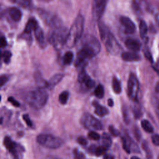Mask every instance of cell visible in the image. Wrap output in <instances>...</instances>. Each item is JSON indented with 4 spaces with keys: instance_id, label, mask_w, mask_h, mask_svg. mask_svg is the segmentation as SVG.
Segmentation results:
<instances>
[{
    "instance_id": "1",
    "label": "cell",
    "mask_w": 159,
    "mask_h": 159,
    "mask_svg": "<svg viewBox=\"0 0 159 159\" xmlns=\"http://www.w3.org/2000/svg\"><path fill=\"white\" fill-rule=\"evenodd\" d=\"M98 39L92 35H87L82 40V46L77 53L75 66L80 69H85L86 60L96 56L101 51Z\"/></svg>"
},
{
    "instance_id": "2",
    "label": "cell",
    "mask_w": 159,
    "mask_h": 159,
    "mask_svg": "<svg viewBox=\"0 0 159 159\" xmlns=\"http://www.w3.org/2000/svg\"><path fill=\"white\" fill-rule=\"evenodd\" d=\"M98 28L101 39L105 45L107 52L114 55L118 54L120 51L121 47L113 33L109 29L106 25L102 22L98 23Z\"/></svg>"
},
{
    "instance_id": "3",
    "label": "cell",
    "mask_w": 159,
    "mask_h": 159,
    "mask_svg": "<svg viewBox=\"0 0 159 159\" xmlns=\"http://www.w3.org/2000/svg\"><path fill=\"white\" fill-rule=\"evenodd\" d=\"M84 18L81 14H78L75 18L69 30V35L65 46L68 48L73 47L81 38L84 29Z\"/></svg>"
},
{
    "instance_id": "4",
    "label": "cell",
    "mask_w": 159,
    "mask_h": 159,
    "mask_svg": "<svg viewBox=\"0 0 159 159\" xmlns=\"http://www.w3.org/2000/svg\"><path fill=\"white\" fill-rule=\"evenodd\" d=\"M48 99L47 91L44 88H38L29 92L26 96V102L31 107L38 110L46 105Z\"/></svg>"
},
{
    "instance_id": "5",
    "label": "cell",
    "mask_w": 159,
    "mask_h": 159,
    "mask_svg": "<svg viewBox=\"0 0 159 159\" xmlns=\"http://www.w3.org/2000/svg\"><path fill=\"white\" fill-rule=\"evenodd\" d=\"M69 32V30L65 26L55 28L49 32V42L57 51H59L66 44Z\"/></svg>"
},
{
    "instance_id": "6",
    "label": "cell",
    "mask_w": 159,
    "mask_h": 159,
    "mask_svg": "<svg viewBox=\"0 0 159 159\" xmlns=\"http://www.w3.org/2000/svg\"><path fill=\"white\" fill-rule=\"evenodd\" d=\"M36 140L39 144L51 149L59 148L63 143V141L60 138L46 134H39L37 137Z\"/></svg>"
},
{
    "instance_id": "7",
    "label": "cell",
    "mask_w": 159,
    "mask_h": 159,
    "mask_svg": "<svg viewBox=\"0 0 159 159\" xmlns=\"http://www.w3.org/2000/svg\"><path fill=\"white\" fill-rule=\"evenodd\" d=\"M80 123L83 127L88 129L100 131L103 128L102 123L95 116L89 113H84L81 116Z\"/></svg>"
},
{
    "instance_id": "8",
    "label": "cell",
    "mask_w": 159,
    "mask_h": 159,
    "mask_svg": "<svg viewBox=\"0 0 159 159\" xmlns=\"http://www.w3.org/2000/svg\"><path fill=\"white\" fill-rule=\"evenodd\" d=\"M139 90V83L136 75L131 73L128 81V95L129 98L134 102H138L137 96Z\"/></svg>"
},
{
    "instance_id": "9",
    "label": "cell",
    "mask_w": 159,
    "mask_h": 159,
    "mask_svg": "<svg viewBox=\"0 0 159 159\" xmlns=\"http://www.w3.org/2000/svg\"><path fill=\"white\" fill-rule=\"evenodd\" d=\"M38 11L39 16H40L41 18L43 19L47 26H49L53 29L62 26L61 20L57 15L43 10H39Z\"/></svg>"
},
{
    "instance_id": "10",
    "label": "cell",
    "mask_w": 159,
    "mask_h": 159,
    "mask_svg": "<svg viewBox=\"0 0 159 159\" xmlns=\"http://www.w3.org/2000/svg\"><path fill=\"white\" fill-rule=\"evenodd\" d=\"M107 0H95L92 4V16L95 20L98 21L103 16L106 5Z\"/></svg>"
},
{
    "instance_id": "11",
    "label": "cell",
    "mask_w": 159,
    "mask_h": 159,
    "mask_svg": "<svg viewBox=\"0 0 159 159\" xmlns=\"http://www.w3.org/2000/svg\"><path fill=\"white\" fill-rule=\"evenodd\" d=\"M78 81L81 84H84L88 88H92L95 85V81L93 79H91L88 75L85 69H83L79 70Z\"/></svg>"
},
{
    "instance_id": "12",
    "label": "cell",
    "mask_w": 159,
    "mask_h": 159,
    "mask_svg": "<svg viewBox=\"0 0 159 159\" xmlns=\"http://www.w3.org/2000/svg\"><path fill=\"white\" fill-rule=\"evenodd\" d=\"M120 22L124 28L125 34H131L136 31V25L129 18L126 16H121L120 18Z\"/></svg>"
},
{
    "instance_id": "13",
    "label": "cell",
    "mask_w": 159,
    "mask_h": 159,
    "mask_svg": "<svg viewBox=\"0 0 159 159\" xmlns=\"http://www.w3.org/2000/svg\"><path fill=\"white\" fill-rule=\"evenodd\" d=\"M125 45L130 51H132V52H138L141 47L140 43L139 41H138L137 39H133V38H128L125 41Z\"/></svg>"
},
{
    "instance_id": "14",
    "label": "cell",
    "mask_w": 159,
    "mask_h": 159,
    "mask_svg": "<svg viewBox=\"0 0 159 159\" xmlns=\"http://www.w3.org/2000/svg\"><path fill=\"white\" fill-rule=\"evenodd\" d=\"M64 77V74L63 73H57L49 80L47 83V88L52 90L58 83H59L63 78Z\"/></svg>"
},
{
    "instance_id": "15",
    "label": "cell",
    "mask_w": 159,
    "mask_h": 159,
    "mask_svg": "<svg viewBox=\"0 0 159 159\" xmlns=\"http://www.w3.org/2000/svg\"><path fill=\"white\" fill-rule=\"evenodd\" d=\"M39 26L37 20L34 18H31L28 21L26 26H25L24 32L26 34H31L32 31H34Z\"/></svg>"
},
{
    "instance_id": "16",
    "label": "cell",
    "mask_w": 159,
    "mask_h": 159,
    "mask_svg": "<svg viewBox=\"0 0 159 159\" xmlns=\"http://www.w3.org/2000/svg\"><path fill=\"white\" fill-rule=\"evenodd\" d=\"M121 58L125 62H138L141 59L140 56L135 52H124L121 54Z\"/></svg>"
},
{
    "instance_id": "17",
    "label": "cell",
    "mask_w": 159,
    "mask_h": 159,
    "mask_svg": "<svg viewBox=\"0 0 159 159\" xmlns=\"http://www.w3.org/2000/svg\"><path fill=\"white\" fill-rule=\"evenodd\" d=\"M8 14L11 19L15 22H19L21 19L22 12L18 7L14 6L10 7L8 10Z\"/></svg>"
},
{
    "instance_id": "18",
    "label": "cell",
    "mask_w": 159,
    "mask_h": 159,
    "mask_svg": "<svg viewBox=\"0 0 159 159\" xmlns=\"http://www.w3.org/2000/svg\"><path fill=\"white\" fill-rule=\"evenodd\" d=\"M34 34H35L36 40L37 41V43H39V44L42 47H45V46H46V39H45L44 31L43 29H42L39 26L34 30Z\"/></svg>"
},
{
    "instance_id": "19",
    "label": "cell",
    "mask_w": 159,
    "mask_h": 159,
    "mask_svg": "<svg viewBox=\"0 0 159 159\" xmlns=\"http://www.w3.org/2000/svg\"><path fill=\"white\" fill-rule=\"evenodd\" d=\"M4 145L6 148L12 153H15L18 147V144L14 142L10 137H5L4 139Z\"/></svg>"
},
{
    "instance_id": "20",
    "label": "cell",
    "mask_w": 159,
    "mask_h": 159,
    "mask_svg": "<svg viewBox=\"0 0 159 159\" xmlns=\"http://www.w3.org/2000/svg\"><path fill=\"white\" fill-rule=\"evenodd\" d=\"M93 106L95 108V113L96 114H97L98 116H99L100 117H103V116L108 114L109 111H108L107 109L105 106L100 105L98 102H93Z\"/></svg>"
},
{
    "instance_id": "21",
    "label": "cell",
    "mask_w": 159,
    "mask_h": 159,
    "mask_svg": "<svg viewBox=\"0 0 159 159\" xmlns=\"http://www.w3.org/2000/svg\"><path fill=\"white\" fill-rule=\"evenodd\" d=\"M113 90L116 94H120L122 91L121 83L119 79L116 77H114L112 80Z\"/></svg>"
},
{
    "instance_id": "22",
    "label": "cell",
    "mask_w": 159,
    "mask_h": 159,
    "mask_svg": "<svg viewBox=\"0 0 159 159\" xmlns=\"http://www.w3.org/2000/svg\"><path fill=\"white\" fill-rule=\"evenodd\" d=\"M147 31L148 28L147 23L144 20H141L139 23V32L141 38L144 39L146 37Z\"/></svg>"
},
{
    "instance_id": "23",
    "label": "cell",
    "mask_w": 159,
    "mask_h": 159,
    "mask_svg": "<svg viewBox=\"0 0 159 159\" xmlns=\"http://www.w3.org/2000/svg\"><path fill=\"white\" fill-rule=\"evenodd\" d=\"M73 57H74V55L73 53L71 51H68L66 52L62 58V61L63 63L65 65H70L72 63V62H73Z\"/></svg>"
},
{
    "instance_id": "24",
    "label": "cell",
    "mask_w": 159,
    "mask_h": 159,
    "mask_svg": "<svg viewBox=\"0 0 159 159\" xmlns=\"http://www.w3.org/2000/svg\"><path fill=\"white\" fill-rule=\"evenodd\" d=\"M141 126L146 132L148 133H152L154 132V128L152 124L146 119H144L141 121Z\"/></svg>"
},
{
    "instance_id": "25",
    "label": "cell",
    "mask_w": 159,
    "mask_h": 159,
    "mask_svg": "<svg viewBox=\"0 0 159 159\" xmlns=\"http://www.w3.org/2000/svg\"><path fill=\"white\" fill-rule=\"evenodd\" d=\"M69 92L68 91H64L58 96V101L62 105H66L68 102L69 98Z\"/></svg>"
},
{
    "instance_id": "26",
    "label": "cell",
    "mask_w": 159,
    "mask_h": 159,
    "mask_svg": "<svg viewBox=\"0 0 159 159\" xmlns=\"http://www.w3.org/2000/svg\"><path fill=\"white\" fill-rule=\"evenodd\" d=\"M102 142L103 146L106 148L110 147L112 144V140L110 135L107 134V133H103L102 136Z\"/></svg>"
},
{
    "instance_id": "27",
    "label": "cell",
    "mask_w": 159,
    "mask_h": 159,
    "mask_svg": "<svg viewBox=\"0 0 159 159\" xmlns=\"http://www.w3.org/2000/svg\"><path fill=\"white\" fill-rule=\"evenodd\" d=\"M95 96L99 99H102L105 95V89L102 85H98L95 90Z\"/></svg>"
},
{
    "instance_id": "28",
    "label": "cell",
    "mask_w": 159,
    "mask_h": 159,
    "mask_svg": "<svg viewBox=\"0 0 159 159\" xmlns=\"http://www.w3.org/2000/svg\"><path fill=\"white\" fill-rule=\"evenodd\" d=\"M133 113L136 119H139L142 116L141 108L139 105L138 104V102L133 107Z\"/></svg>"
},
{
    "instance_id": "29",
    "label": "cell",
    "mask_w": 159,
    "mask_h": 159,
    "mask_svg": "<svg viewBox=\"0 0 159 159\" xmlns=\"http://www.w3.org/2000/svg\"><path fill=\"white\" fill-rule=\"evenodd\" d=\"M152 103L153 107L154 108V110L155 111L156 115L159 121V98L155 97V96L152 97Z\"/></svg>"
},
{
    "instance_id": "30",
    "label": "cell",
    "mask_w": 159,
    "mask_h": 159,
    "mask_svg": "<svg viewBox=\"0 0 159 159\" xmlns=\"http://www.w3.org/2000/svg\"><path fill=\"white\" fill-rule=\"evenodd\" d=\"M12 57V53L9 51H4L2 53L3 60L4 63L8 64L11 61V58Z\"/></svg>"
},
{
    "instance_id": "31",
    "label": "cell",
    "mask_w": 159,
    "mask_h": 159,
    "mask_svg": "<svg viewBox=\"0 0 159 159\" xmlns=\"http://www.w3.org/2000/svg\"><path fill=\"white\" fill-rule=\"evenodd\" d=\"M13 2L17 3L24 8L29 7L32 5V1H27V0H18V1H14Z\"/></svg>"
},
{
    "instance_id": "32",
    "label": "cell",
    "mask_w": 159,
    "mask_h": 159,
    "mask_svg": "<svg viewBox=\"0 0 159 159\" xmlns=\"http://www.w3.org/2000/svg\"><path fill=\"white\" fill-rule=\"evenodd\" d=\"M106 150H107V148H106L104 146H100V147H96L95 149L94 152L96 156H100V155L105 154L106 152Z\"/></svg>"
},
{
    "instance_id": "33",
    "label": "cell",
    "mask_w": 159,
    "mask_h": 159,
    "mask_svg": "<svg viewBox=\"0 0 159 159\" xmlns=\"http://www.w3.org/2000/svg\"><path fill=\"white\" fill-rule=\"evenodd\" d=\"M122 146H123V149L125 150V152L129 154L131 152L130 150V143L128 141V140L125 137H122Z\"/></svg>"
},
{
    "instance_id": "34",
    "label": "cell",
    "mask_w": 159,
    "mask_h": 159,
    "mask_svg": "<svg viewBox=\"0 0 159 159\" xmlns=\"http://www.w3.org/2000/svg\"><path fill=\"white\" fill-rule=\"evenodd\" d=\"M122 114H123V118H124V122L128 124L129 122V116L128 114V109L125 106H124L122 108Z\"/></svg>"
},
{
    "instance_id": "35",
    "label": "cell",
    "mask_w": 159,
    "mask_h": 159,
    "mask_svg": "<svg viewBox=\"0 0 159 159\" xmlns=\"http://www.w3.org/2000/svg\"><path fill=\"white\" fill-rule=\"evenodd\" d=\"M88 136L90 139L94 140H98L100 139V136L99 134H98L97 132L95 131H90L88 133Z\"/></svg>"
},
{
    "instance_id": "36",
    "label": "cell",
    "mask_w": 159,
    "mask_h": 159,
    "mask_svg": "<svg viewBox=\"0 0 159 159\" xmlns=\"http://www.w3.org/2000/svg\"><path fill=\"white\" fill-rule=\"evenodd\" d=\"M22 119L25 121V122L26 123V124H27V125H28V127H30V128L32 127V125H33L32 122L29 116V115L28 114H23L22 115Z\"/></svg>"
},
{
    "instance_id": "37",
    "label": "cell",
    "mask_w": 159,
    "mask_h": 159,
    "mask_svg": "<svg viewBox=\"0 0 159 159\" xmlns=\"http://www.w3.org/2000/svg\"><path fill=\"white\" fill-rule=\"evenodd\" d=\"M74 159H85V155L82 152H79L77 149L74 150Z\"/></svg>"
},
{
    "instance_id": "38",
    "label": "cell",
    "mask_w": 159,
    "mask_h": 159,
    "mask_svg": "<svg viewBox=\"0 0 159 159\" xmlns=\"http://www.w3.org/2000/svg\"><path fill=\"white\" fill-rule=\"evenodd\" d=\"M9 80V77L6 75H2L0 77V87H3Z\"/></svg>"
},
{
    "instance_id": "39",
    "label": "cell",
    "mask_w": 159,
    "mask_h": 159,
    "mask_svg": "<svg viewBox=\"0 0 159 159\" xmlns=\"http://www.w3.org/2000/svg\"><path fill=\"white\" fill-rule=\"evenodd\" d=\"M109 131H110V132L111 133V134L114 136L117 137L120 134L119 131L117 130L113 125H110V126H109Z\"/></svg>"
},
{
    "instance_id": "40",
    "label": "cell",
    "mask_w": 159,
    "mask_h": 159,
    "mask_svg": "<svg viewBox=\"0 0 159 159\" xmlns=\"http://www.w3.org/2000/svg\"><path fill=\"white\" fill-rule=\"evenodd\" d=\"M7 101L9 102H10L15 107H19L20 106V103L16 99H14L13 96L8 97Z\"/></svg>"
},
{
    "instance_id": "41",
    "label": "cell",
    "mask_w": 159,
    "mask_h": 159,
    "mask_svg": "<svg viewBox=\"0 0 159 159\" xmlns=\"http://www.w3.org/2000/svg\"><path fill=\"white\" fill-rule=\"evenodd\" d=\"M153 144L156 146H159V135L155 134L152 137Z\"/></svg>"
},
{
    "instance_id": "42",
    "label": "cell",
    "mask_w": 159,
    "mask_h": 159,
    "mask_svg": "<svg viewBox=\"0 0 159 159\" xmlns=\"http://www.w3.org/2000/svg\"><path fill=\"white\" fill-rule=\"evenodd\" d=\"M78 143L81 146H86L88 144V141L87 139L83 137H79L77 139Z\"/></svg>"
},
{
    "instance_id": "43",
    "label": "cell",
    "mask_w": 159,
    "mask_h": 159,
    "mask_svg": "<svg viewBox=\"0 0 159 159\" xmlns=\"http://www.w3.org/2000/svg\"><path fill=\"white\" fill-rule=\"evenodd\" d=\"M0 43H1V47L3 48L7 46V40L4 36H1L0 39Z\"/></svg>"
},
{
    "instance_id": "44",
    "label": "cell",
    "mask_w": 159,
    "mask_h": 159,
    "mask_svg": "<svg viewBox=\"0 0 159 159\" xmlns=\"http://www.w3.org/2000/svg\"><path fill=\"white\" fill-rule=\"evenodd\" d=\"M144 54L146 57L149 60H150L151 62H153V59H152V55L150 54V52L148 51V50H145L144 51Z\"/></svg>"
},
{
    "instance_id": "45",
    "label": "cell",
    "mask_w": 159,
    "mask_h": 159,
    "mask_svg": "<svg viewBox=\"0 0 159 159\" xmlns=\"http://www.w3.org/2000/svg\"><path fill=\"white\" fill-rule=\"evenodd\" d=\"M107 105L110 107H113L114 106V102H113V99L110 98L107 100Z\"/></svg>"
},
{
    "instance_id": "46",
    "label": "cell",
    "mask_w": 159,
    "mask_h": 159,
    "mask_svg": "<svg viewBox=\"0 0 159 159\" xmlns=\"http://www.w3.org/2000/svg\"><path fill=\"white\" fill-rule=\"evenodd\" d=\"M103 159H114V157L113 156V155H111L107 154V155H105L104 156Z\"/></svg>"
},
{
    "instance_id": "47",
    "label": "cell",
    "mask_w": 159,
    "mask_h": 159,
    "mask_svg": "<svg viewBox=\"0 0 159 159\" xmlns=\"http://www.w3.org/2000/svg\"><path fill=\"white\" fill-rule=\"evenodd\" d=\"M156 91L159 92V83L156 86Z\"/></svg>"
},
{
    "instance_id": "48",
    "label": "cell",
    "mask_w": 159,
    "mask_h": 159,
    "mask_svg": "<svg viewBox=\"0 0 159 159\" xmlns=\"http://www.w3.org/2000/svg\"><path fill=\"white\" fill-rule=\"evenodd\" d=\"M131 159H140V158H139V157H136V156H133V157H132L131 158Z\"/></svg>"
}]
</instances>
